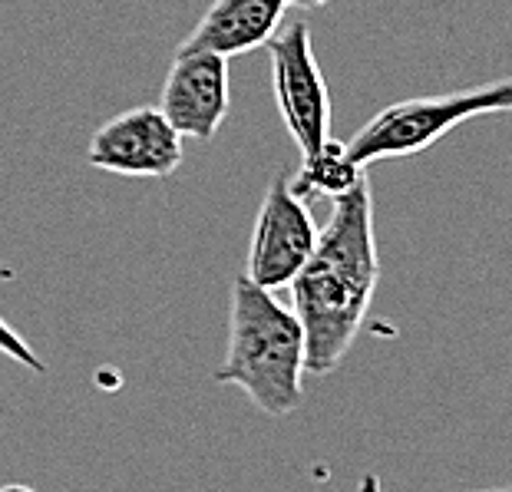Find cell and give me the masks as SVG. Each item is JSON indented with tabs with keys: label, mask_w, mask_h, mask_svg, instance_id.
<instances>
[{
	"label": "cell",
	"mask_w": 512,
	"mask_h": 492,
	"mask_svg": "<svg viewBox=\"0 0 512 492\" xmlns=\"http://www.w3.org/2000/svg\"><path fill=\"white\" fill-rule=\"evenodd\" d=\"M380 281L374 192L364 179L341 199H334L328 225L308 265L291 281L294 314L304 331L308 374H331L354 347L367 321Z\"/></svg>",
	"instance_id": "1"
},
{
	"label": "cell",
	"mask_w": 512,
	"mask_h": 492,
	"mask_svg": "<svg viewBox=\"0 0 512 492\" xmlns=\"http://www.w3.org/2000/svg\"><path fill=\"white\" fill-rule=\"evenodd\" d=\"M308 351L298 314L242 271L232 281L228 347L215 384L238 387L265 417H291L304 403Z\"/></svg>",
	"instance_id": "2"
},
{
	"label": "cell",
	"mask_w": 512,
	"mask_h": 492,
	"mask_svg": "<svg viewBox=\"0 0 512 492\" xmlns=\"http://www.w3.org/2000/svg\"><path fill=\"white\" fill-rule=\"evenodd\" d=\"M496 113H512V76L443 96H417V100L390 103L377 116H370L361 133L344 146L347 156L367 169L370 162L380 159L417 156L460 123Z\"/></svg>",
	"instance_id": "3"
},
{
	"label": "cell",
	"mask_w": 512,
	"mask_h": 492,
	"mask_svg": "<svg viewBox=\"0 0 512 492\" xmlns=\"http://www.w3.org/2000/svg\"><path fill=\"white\" fill-rule=\"evenodd\" d=\"M271 90L288 136L304 156L318 152L331 139V93L321 63L311 47V27L304 20H285L268 40Z\"/></svg>",
	"instance_id": "4"
},
{
	"label": "cell",
	"mask_w": 512,
	"mask_h": 492,
	"mask_svg": "<svg viewBox=\"0 0 512 492\" xmlns=\"http://www.w3.org/2000/svg\"><path fill=\"white\" fill-rule=\"evenodd\" d=\"M318 232L321 228L314 222L308 202L294 195L285 176H275L268 182L255 218L245 275L265 291L291 288V281L298 278V271L314 255Z\"/></svg>",
	"instance_id": "5"
},
{
	"label": "cell",
	"mask_w": 512,
	"mask_h": 492,
	"mask_svg": "<svg viewBox=\"0 0 512 492\" xmlns=\"http://www.w3.org/2000/svg\"><path fill=\"white\" fill-rule=\"evenodd\" d=\"M182 142L159 106H136L96 129L86 162L123 179H169L182 166Z\"/></svg>",
	"instance_id": "6"
},
{
	"label": "cell",
	"mask_w": 512,
	"mask_h": 492,
	"mask_svg": "<svg viewBox=\"0 0 512 492\" xmlns=\"http://www.w3.org/2000/svg\"><path fill=\"white\" fill-rule=\"evenodd\" d=\"M228 60L215 53H176L159 93L162 116L182 139L212 142L228 116Z\"/></svg>",
	"instance_id": "7"
},
{
	"label": "cell",
	"mask_w": 512,
	"mask_h": 492,
	"mask_svg": "<svg viewBox=\"0 0 512 492\" xmlns=\"http://www.w3.org/2000/svg\"><path fill=\"white\" fill-rule=\"evenodd\" d=\"M288 7V0H215L176 53H215L225 60L252 53L278 34Z\"/></svg>",
	"instance_id": "8"
},
{
	"label": "cell",
	"mask_w": 512,
	"mask_h": 492,
	"mask_svg": "<svg viewBox=\"0 0 512 492\" xmlns=\"http://www.w3.org/2000/svg\"><path fill=\"white\" fill-rule=\"evenodd\" d=\"M367 179V169H361L357 162L347 156L344 142L328 139L318 152L304 156L298 176H294L291 189L294 195H301L304 202L311 199H341L351 189H357Z\"/></svg>",
	"instance_id": "9"
},
{
	"label": "cell",
	"mask_w": 512,
	"mask_h": 492,
	"mask_svg": "<svg viewBox=\"0 0 512 492\" xmlns=\"http://www.w3.org/2000/svg\"><path fill=\"white\" fill-rule=\"evenodd\" d=\"M0 354L10 357L20 367H27L30 374H47V364L40 360V354L14 331V327L4 321V317H0Z\"/></svg>",
	"instance_id": "10"
},
{
	"label": "cell",
	"mask_w": 512,
	"mask_h": 492,
	"mask_svg": "<svg viewBox=\"0 0 512 492\" xmlns=\"http://www.w3.org/2000/svg\"><path fill=\"white\" fill-rule=\"evenodd\" d=\"M291 7H304V10H314V7H324L331 4V0H288Z\"/></svg>",
	"instance_id": "11"
},
{
	"label": "cell",
	"mask_w": 512,
	"mask_h": 492,
	"mask_svg": "<svg viewBox=\"0 0 512 492\" xmlns=\"http://www.w3.org/2000/svg\"><path fill=\"white\" fill-rule=\"evenodd\" d=\"M0 492H37V489H30L24 483H10V486H0Z\"/></svg>",
	"instance_id": "12"
},
{
	"label": "cell",
	"mask_w": 512,
	"mask_h": 492,
	"mask_svg": "<svg viewBox=\"0 0 512 492\" xmlns=\"http://www.w3.org/2000/svg\"><path fill=\"white\" fill-rule=\"evenodd\" d=\"M479 492H512V486L509 489H479Z\"/></svg>",
	"instance_id": "13"
}]
</instances>
